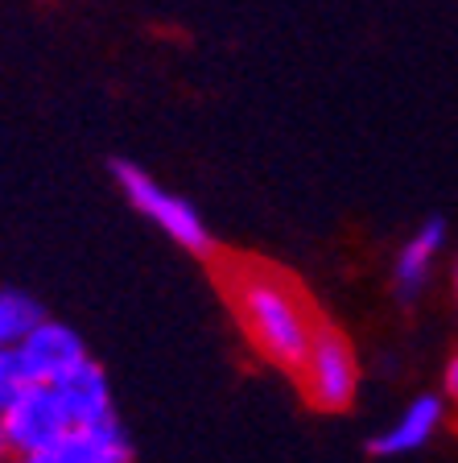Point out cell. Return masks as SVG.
Instances as JSON below:
<instances>
[{
	"label": "cell",
	"mask_w": 458,
	"mask_h": 463,
	"mask_svg": "<svg viewBox=\"0 0 458 463\" xmlns=\"http://www.w3.org/2000/svg\"><path fill=\"white\" fill-rule=\"evenodd\" d=\"M58 455L67 463H128V439L112 418V422L70 430V439L58 447Z\"/></svg>",
	"instance_id": "9c48e42d"
},
{
	"label": "cell",
	"mask_w": 458,
	"mask_h": 463,
	"mask_svg": "<svg viewBox=\"0 0 458 463\" xmlns=\"http://www.w3.org/2000/svg\"><path fill=\"white\" fill-rule=\"evenodd\" d=\"M302 385H305V397L314 410H347L355 402V389H360V364H355V352L347 344V335L322 323L318 331L314 347H310V360L302 368Z\"/></svg>",
	"instance_id": "277c9868"
},
{
	"label": "cell",
	"mask_w": 458,
	"mask_h": 463,
	"mask_svg": "<svg viewBox=\"0 0 458 463\" xmlns=\"http://www.w3.org/2000/svg\"><path fill=\"white\" fill-rule=\"evenodd\" d=\"M58 397H62V405H67L75 430L79 426H99V422H112L116 418L112 414V389H107V376H104V368L91 364V360L70 376L67 385L58 389Z\"/></svg>",
	"instance_id": "52a82bcc"
},
{
	"label": "cell",
	"mask_w": 458,
	"mask_h": 463,
	"mask_svg": "<svg viewBox=\"0 0 458 463\" xmlns=\"http://www.w3.org/2000/svg\"><path fill=\"white\" fill-rule=\"evenodd\" d=\"M17 352H21V364H25L29 381H33V385H46V389H62L70 376L87 364L83 339L70 327H62V323H50V318Z\"/></svg>",
	"instance_id": "5b68a950"
},
{
	"label": "cell",
	"mask_w": 458,
	"mask_h": 463,
	"mask_svg": "<svg viewBox=\"0 0 458 463\" xmlns=\"http://www.w3.org/2000/svg\"><path fill=\"white\" fill-rule=\"evenodd\" d=\"M215 281L223 289V302L236 315L239 331L248 335L268 364L302 376L310 347H314L322 318L305 289L277 265H265L257 257H220Z\"/></svg>",
	"instance_id": "6da1fadb"
},
{
	"label": "cell",
	"mask_w": 458,
	"mask_h": 463,
	"mask_svg": "<svg viewBox=\"0 0 458 463\" xmlns=\"http://www.w3.org/2000/svg\"><path fill=\"white\" fill-rule=\"evenodd\" d=\"M13 447H9V434H5V418H0V463H5V455H9Z\"/></svg>",
	"instance_id": "5bb4252c"
},
{
	"label": "cell",
	"mask_w": 458,
	"mask_h": 463,
	"mask_svg": "<svg viewBox=\"0 0 458 463\" xmlns=\"http://www.w3.org/2000/svg\"><path fill=\"white\" fill-rule=\"evenodd\" d=\"M442 418H446V410H442V397H417V402H413L409 410H405V414L388 426V430L372 439V455L417 451V447H425L434 434H438Z\"/></svg>",
	"instance_id": "8992f818"
},
{
	"label": "cell",
	"mask_w": 458,
	"mask_h": 463,
	"mask_svg": "<svg viewBox=\"0 0 458 463\" xmlns=\"http://www.w3.org/2000/svg\"><path fill=\"white\" fill-rule=\"evenodd\" d=\"M0 418H5V434H9L13 455H21V459H29V455H54L70 439V430H75L58 389H46V385H33Z\"/></svg>",
	"instance_id": "3957f363"
},
{
	"label": "cell",
	"mask_w": 458,
	"mask_h": 463,
	"mask_svg": "<svg viewBox=\"0 0 458 463\" xmlns=\"http://www.w3.org/2000/svg\"><path fill=\"white\" fill-rule=\"evenodd\" d=\"M42 323L46 318H42L38 302L17 294V289H0V352L5 347H21Z\"/></svg>",
	"instance_id": "30bf717a"
},
{
	"label": "cell",
	"mask_w": 458,
	"mask_h": 463,
	"mask_svg": "<svg viewBox=\"0 0 458 463\" xmlns=\"http://www.w3.org/2000/svg\"><path fill=\"white\" fill-rule=\"evenodd\" d=\"M442 241H446V223L430 220V223H421L417 236L401 249L397 269H392V281H397L401 302H413L421 294V286H425V278H430V265H434V257H438Z\"/></svg>",
	"instance_id": "ba28073f"
},
{
	"label": "cell",
	"mask_w": 458,
	"mask_h": 463,
	"mask_svg": "<svg viewBox=\"0 0 458 463\" xmlns=\"http://www.w3.org/2000/svg\"><path fill=\"white\" fill-rule=\"evenodd\" d=\"M17 463H67V459H62V455H29V459H17Z\"/></svg>",
	"instance_id": "4fadbf2b"
},
{
	"label": "cell",
	"mask_w": 458,
	"mask_h": 463,
	"mask_svg": "<svg viewBox=\"0 0 458 463\" xmlns=\"http://www.w3.org/2000/svg\"><path fill=\"white\" fill-rule=\"evenodd\" d=\"M112 178L120 183V191L128 194V203H133L136 212H141L145 220L157 223L165 236H173L182 249L210 252V232L191 203H182L178 194H170L162 183H153L149 174L128 165V162H112Z\"/></svg>",
	"instance_id": "7a4b0ae2"
},
{
	"label": "cell",
	"mask_w": 458,
	"mask_h": 463,
	"mask_svg": "<svg viewBox=\"0 0 458 463\" xmlns=\"http://www.w3.org/2000/svg\"><path fill=\"white\" fill-rule=\"evenodd\" d=\"M446 393H450V397H454V402H458V356H454V360H450V364H446Z\"/></svg>",
	"instance_id": "7c38bea8"
},
{
	"label": "cell",
	"mask_w": 458,
	"mask_h": 463,
	"mask_svg": "<svg viewBox=\"0 0 458 463\" xmlns=\"http://www.w3.org/2000/svg\"><path fill=\"white\" fill-rule=\"evenodd\" d=\"M29 389H33V381H29L25 364H21V352L17 347H5V352H0V414H5L13 402H21Z\"/></svg>",
	"instance_id": "8fae6325"
}]
</instances>
